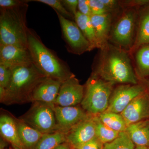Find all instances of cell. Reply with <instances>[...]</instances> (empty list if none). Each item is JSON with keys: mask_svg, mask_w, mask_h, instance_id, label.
Segmentation results:
<instances>
[{"mask_svg": "<svg viewBox=\"0 0 149 149\" xmlns=\"http://www.w3.org/2000/svg\"><path fill=\"white\" fill-rule=\"evenodd\" d=\"M94 73L114 84H138L137 76L127 52L109 44L101 49L97 68Z\"/></svg>", "mask_w": 149, "mask_h": 149, "instance_id": "1", "label": "cell"}, {"mask_svg": "<svg viewBox=\"0 0 149 149\" xmlns=\"http://www.w3.org/2000/svg\"><path fill=\"white\" fill-rule=\"evenodd\" d=\"M27 38L32 63L47 77L63 82L74 76L68 65L43 44L34 30L28 28Z\"/></svg>", "mask_w": 149, "mask_h": 149, "instance_id": "2", "label": "cell"}, {"mask_svg": "<svg viewBox=\"0 0 149 149\" xmlns=\"http://www.w3.org/2000/svg\"><path fill=\"white\" fill-rule=\"evenodd\" d=\"M11 69L10 82L5 88L4 97L1 102L10 104L30 102V96L35 88L47 77L33 63Z\"/></svg>", "mask_w": 149, "mask_h": 149, "instance_id": "3", "label": "cell"}, {"mask_svg": "<svg viewBox=\"0 0 149 149\" xmlns=\"http://www.w3.org/2000/svg\"><path fill=\"white\" fill-rule=\"evenodd\" d=\"M28 3L12 8L0 9V45L28 48L26 14Z\"/></svg>", "mask_w": 149, "mask_h": 149, "instance_id": "4", "label": "cell"}, {"mask_svg": "<svg viewBox=\"0 0 149 149\" xmlns=\"http://www.w3.org/2000/svg\"><path fill=\"white\" fill-rule=\"evenodd\" d=\"M114 85L93 73L85 86L84 97L80 104L82 108L92 116L106 111Z\"/></svg>", "mask_w": 149, "mask_h": 149, "instance_id": "5", "label": "cell"}, {"mask_svg": "<svg viewBox=\"0 0 149 149\" xmlns=\"http://www.w3.org/2000/svg\"><path fill=\"white\" fill-rule=\"evenodd\" d=\"M137 18L135 9H128L121 15L112 28L110 36V40L116 46L125 50L131 49L136 38Z\"/></svg>", "mask_w": 149, "mask_h": 149, "instance_id": "6", "label": "cell"}, {"mask_svg": "<svg viewBox=\"0 0 149 149\" xmlns=\"http://www.w3.org/2000/svg\"><path fill=\"white\" fill-rule=\"evenodd\" d=\"M54 104L33 102L32 106L20 119L43 134L57 131Z\"/></svg>", "mask_w": 149, "mask_h": 149, "instance_id": "7", "label": "cell"}, {"mask_svg": "<svg viewBox=\"0 0 149 149\" xmlns=\"http://www.w3.org/2000/svg\"><path fill=\"white\" fill-rule=\"evenodd\" d=\"M57 15L61 27L62 34L68 52L76 55L82 54L92 51L91 44L74 21Z\"/></svg>", "mask_w": 149, "mask_h": 149, "instance_id": "8", "label": "cell"}, {"mask_svg": "<svg viewBox=\"0 0 149 149\" xmlns=\"http://www.w3.org/2000/svg\"><path fill=\"white\" fill-rule=\"evenodd\" d=\"M148 91L146 85L125 84L113 91L106 111L120 113L135 98Z\"/></svg>", "mask_w": 149, "mask_h": 149, "instance_id": "9", "label": "cell"}, {"mask_svg": "<svg viewBox=\"0 0 149 149\" xmlns=\"http://www.w3.org/2000/svg\"><path fill=\"white\" fill-rule=\"evenodd\" d=\"M57 124V131L66 134L74 126L90 117L82 107H61L54 105V107Z\"/></svg>", "mask_w": 149, "mask_h": 149, "instance_id": "10", "label": "cell"}, {"mask_svg": "<svg viewBox=\"0 0 149 149\" xmlns=\"http://www.w3.org/2000/svg\"><path fill=\"white\" fill-rule=\"evenodd\" d=\"M85 86L74 76L62 82L54 104L61 107L75 106L81 104L84 97Z\"/></svg>", "mask_w": 149, "mask_h": 149, "instance_id": "11", "label": "cell"}, {"mask_svg": "<svg viewBox=\"0 0 149 149\" xmlns=\"http://www.w3.org/2000/svg\"><path fill=\"white\" fill-rule=\"evenodd\" d=\"M96 137L95 123L94 116H91L77 123L65 134V143L72 149H75Z\"/></svg>", "mask_w": 149, "mask_h": 149, "instance_id": "12", "label": "cell"}, {"mask_svg": "<svg viewBox=\"0 0 149 149\" xmlns=\"http://www.w3.org/2000/svg\"><path fill=\"white\" fill-rule=\"evenodd\" d=\"M126 125L149 119V93L147 91L135 98L120 113Z\"/></svg>", "mask_w": 149, "mask_h": 149, "instance_id": "13", "label": "cell"}, {"mask_svg": "<svg viewBox=\"0 0 149 149\" xmlns=\"http://www.w3.org/2000/svg\"><path fill=\"white\" fill-rule=\"evenodd\" d=\"M32 63L28 49L14 45H0V64L9 68Z\"/></svg>", "mask_w": 149, "mask_h": 149, "instance_id": "14", "label": "cell"}, {"mask_svg": "<svg viewBox=\"0 0 149 149\" xmlns=\"http://www.w3.org/2000/svg\"><path fill=\"white\" fill-rule=\"evenodd\" d=\"M62 82L47 77L36 86L30 96V102L54 104L58 95Z\"/></svg>", "mask_w": 149, "mask_h": 149, "instance_id": "15", "label": "cell"}, {"mask_svg": "<svg viewBox=\"0 0 149 149\" xmlns=\"http://www.w3.org/2000/svg\"><path fill=\"white\" fill-rule=\"evenodd\" d=\"M91 19L95 33L98 49H102L109 44L111 29V14L92 15Z\"/></svg>", "mask_w": 149, "mask_h": 149, "instance_id": "16", "label": "cell"}, {"mask_svg": "<svg viewBox=\"0 0 149 149\" xmlns=\"http://www.w3.org/2000/svg\"><path fill=\"white\" fill-rule=\"evenodd\" d=\"M0 133L3 139L10 143L15 149H24L19 137L15 118L8 115H1Z\"/></svg>", "mask_w": 149, "mask_h": 149, "instance_id": "17", "label": "cell"}, {"mask_svg": "<svg viewBox=\"0 0 149 149\" xmlns=\"http://www.w3.org/2000/svg\"><path fill=\"white\" fill-rule=\"evenodd\" d=\"M15 120L19 140L24 149L35 148L44 134L28 125L20 118H15Z\"/></svg>", "mask_w": 149, "mask_h": 149, "instance_id": "18", "label": "cell"}, {"mask_svg": "<svg viewBox=\"0 0 149 149\" xmlns=\"http://www.w3.org/2000/svg\"><path fill=\"white\" fill-rule=\"evenodd\" d=\"M125 132L136 146H149V119L128 125Z\"/></svg>", "mask_w": 149, "mask_h": 149, "instance_id": "19", "label": "cell"}, {"mask_svg": "<svg viewBox=\"0 0 149 149\" xmlns=\"http://www.w3.org/2000/svg\"><path fill=\"white\" fill-rule=\"evenodd\" d=\"M139 18L135 42L130 50L132 52L141 46L149 45V4L142 11Z\"/></svg>", "mask_w": 149, "mask_h": 149, "instance_id": "20", "label": "cell"}, {"mask_svg": "<svg viewBox=\"0 0 149 149\" xmlns=\"http://www.w3.org/2000/svg\"><path fill=\"white\" fill-rule=\"evenodd\" d=\"M74 18V22L91 44L92 50L95 48H98L97 41L91 17L82 14L77 11Z\"/></svg>", "mask_w": 149, "mask_h": 149, "instance_id": "21", "label": "cell"}, {"mask_svg": "<svg viewBox=\"0 0 149 149\" xmlns=\"http://www.w3.org/2000/svg\"><path fill=\"white\" fill-rule=\"evenodd\" d=\"M102 123L112 130L118 132H125L127 125L120 113L105 111L97 116Z\"/></svg>", "mask_w": 149, "mask_h": 149, "instance_id": "22", "label": "cell"}, {"mask_svg": "<svg viewBox=\"0 0 149 149\" xmlns=\"http://www.w3.org/2000/svg\"><path fill=\"white\" fill-rule=\"evenodd\" d=\"M66 142L65 133L55 131L43 134L34 149H55L58 146Z\"/></svg>", "mask_w": 149, "mask_h": 149, "instance_id": "23", "label": "cell"}, {"mask_svg": "<svg viewBox=\"0 0 149 149\" xmlns=\"http://www.w3.org/2000/svg\"><path fill=\"white\" fill-rule=\"evenodd\" d=\"M137 70L141 77H149V45L141 46L136 51Z\"/></svg>", "mask_w": 149, "mask_h": 149, "instance_id": "24", "label": "cell"}, {"mask_svg": "<svg viewBox=\"0 0 149 149\" xmlns=\"http://www.w3.org/2000/svg\"><path fill=\"white\" fill-rule=\"evenodd\" d=\"M94 119L95 123L96 136L104 145L117 139L119 132L112 130L104 124L97 116H94Z\"/></svg>", "mask_w": 149, "mask_h": 149, "instance_id": "25", "label": "cell"}, {"mask_svg": "<svg viewBox=\"0 0 149 149\" xmlns=\"http://www.w3.org/2000/svg\"><path fill=\"white\" fill-rule=\"evenodd\" d=\"M135 147L126 132H122L114 141L104 144L103 149H135Z\"/></svg>", "mask_w": 149, "mask_h": 149, "instance_id": "26", "label": "cell"}, {"mask_svg": "<svg viewBox=\"0 0 149 149\" xmlns=\"http://www.w3.org/2000/svg\"><path fill=\"white\" fill-rule=\"evenodd\" d=\"M27 1L28 2L35 1L45 4L52 8L56 12L58 13L65 18L74 21V17L67 10L62 3L61 0H27Z\"/></svg>", "mask_w": 149, "mask_h": 149, "instance_id": "27", "label": "cell"}, {"mask_svg": "<svg viewBox=\"0 0 149 149\" xmlns=\"http://www.w3.org/2000/svg\"><path fill=\"white\" fill-rule=\"evenodd\" d=\"M89 2L92 15H99L111 13V12L102 0H89Z\"/></svg>", "mask_w": 149, "mask_h": 149, "instance_id": "28", "label": "cell"}, {"mask_svg": "<svg viewBox=\"0 0 149 149\" xmlns=\"http://www.w3.org/2000/svg\"><path fill=\"white\" fill-rule=\"evenodd\" d=\"M12 76L11 68L0 64V87L7 88Z\"/></svg>", "mask_w": 149, "mask_h": 149, "instance_id": "29", "label": "cell"}, {"mask_svg": "<svg viewBox=\"0 0 149 149\" xmlns=\"http://www.w3.org/2000/svg\"><path fill=\"white\" fill-rule=\"evenodd\" d=\"M104 145L96 137L75 149H103Z\"/></svg>", "mask_w": 149, "mask_h": 149, "instance_id": "30", "label": "cell"}, {"mask_svg": "<svg viewBox=\"0 0 149 149\" xmlns=\"http://www.w3.org/2000/svg\"><path fill=\"white\" fill-rule=\"evenodd\" d=\"M77 11L86 16H92L89 0H78Z\"/></svg>", "mask_w": 149, "mask_h": 149, "instance_id": "31", "label": "cell"}, {"mask_svg": "<svg viewBox=\"0 0 149 149\" xmlns=\"http://www.w3.org/2000/svg\"><path fill=\"white\" fill-rule=\"evenodd\" d=\"M67 10L73 16L77 12L78 1L77 0H61Z\"/></svg>", "mask_w": 149, "mask_h": 149, "instance_id": "32", "label": "cell"}, {"mask_svg": "<svg viewBox=\"0 0 149 149\" xmlns=\"http://www.w3.org/2000/svg\"><path fill=\"white\" fill-rule=\"evenodd\" d=\"M28 3L27 1L21 0H0L1 8H12Z\"/></svg>", "mask_w": 149, "mask_h": 149, "instance_id": "33", "label": "cell"}, {"mask_svg": "<svg viewBox=\"0 0 149 149\" xmlns=\"http://www.w3.org/2000/svg\"><path fill=\"white\" fill-rule=\"evenodd\" d=\"M102 1L111 12L118 6V2L114 0H102Z\"/></svg>", "mask_w": 149, "mask_h": 149, "instance_id": "34", "label": "cell"}, {"mask_svg": "<svg viewBox=\"0 0 149 149\" xmlns=\"http://www.w3.org/2000/svg\"><path fill=\"white\" fill-rule=\"evenodd\" d=\"M55 149H72L66 143H63L58 146Z\"/></svg>", "mask_w": 149, "mask_h": 149, "instance_id": "35", "label": "cell"}, {"mask_svg": "<svg viewBox=\"0 0 149 149\" xmlns=\"http://www.w3.org/2000/svg\"><path fill=\"white\" fill-rule=\"evenodd\" d=\"M135 149H149V146H136Z\"/></svg>", "mask_w": 149, "mask_h": 149, "instance_id": "36", "label": "cell"}, {"mask_svg": "<svg viewBox=\"0 0 149 149\" xmlns=\"http://www.w3.org/2000/svg\"><path fill=\"white\" fill-rule=\"evenodd\" d=\"M146 86L147 90H148V91L149 93V80L148 81V84H147V85H146Z\"/></svg>", "mask_w": 149, "mask_h": 149, "instance_id": "37", "label": "cell"}]
</instances>
